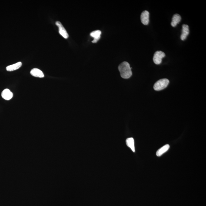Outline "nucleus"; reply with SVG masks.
<instances>
[{
  "label": "nucleus",
  "instance_id": "3",
  "mask_svg": "<svg viewBox=\"0 0 206 206\" xmlns=\"http://www.w3.org/2000/svg\"><path fill=\"white\" fill-rule=\"evenodd\" d=\"M165 56V53L161 51H157L153 55L154 63L156 65H159L162 62V58Z\"/></svg>",
  "mask_w": 206,
  "mask_h": 206
},
{
  "label": "nucleus",
  "instance_id": "5",
  "mask_svg": "<svg viewBox=\"0 0 206 206\" xmlns=\"http://www.w3.org/2000/svg\"><path fill=\"white\" fill-rule=\"evenodd\" d=\"M141 22L144 25H148L149 21V13L147 11H143L141 15Z\"/></svg>",
  "mask_w": 206,
  "mask_h": 206
},
{
  "label": "nucleus",
  "instance_id": "4",
  "mask_svg": "<svg viewBox=\"0 0 206 206\" xmlns=\"http://www.w3.org/2000/svg\"><path fill=\"white\" fill-rule=\"evenodd\" d=\"M55 25L58 28L60 34L65 39H67L69 37L68 34L61 22L59 21H56Z\"/></svg>",
  "mask_w": 206,
  "mask_h": 206
},
{
  "label": "nucleus",
  "instance_id": "2",
  "mask_svg": "<svg viewBox=\"0 0 206 206\" xmlns=\"http://www.w3.org/2000/svg\"><path fill=\"white\" fill-rule=\"evenodd\" d=\"M169 83V80L167 79L164 78L158 81L154 84V89L156 91H161L167 87Z\"/></svg>",
  "mask_w": 206,
  "mask_h": 206
},
{
  "label": "nucleus",
  "instance_id": "11",
  "mask_svg": "<svg viewBox=\"0 0 206 206\" xmlns=\"http://www.w3.org/2000/svg\"><path fill=\"white\" fill-rule=\"evenodd\" d=\"M181 16L178 14H175L173 16L171 25L173 27H175L181 21Z\"/></svg>",
  "mask_w": 206,
  "mask_h": 206
},
{
  "label": "nucleus",
  "instance_id": "10",
  "mask_svg": "<svg viewBox=\"0 0 206 206\" xmlns=\"http://www.w3.org/2000/svg\"><path fill=\"white\" fill-rule=\"evenodd\" d=\"M22 65L21 62H17L15 64L10 65L6 67V69L8 72H12V71L16 70L18 69Z\"/></svg>",
  "mask_w": 206,
  "mask_h": 206
},
{
  "label": "nucleus",
  "instance_id": "8",
  "mask_svg": "<svg viewBox=\"0 0 206 206\" xmlns=\"http://www.w3.org/2000/svg\"><path fill=\"white\" fill-rule=\"evenodd\" d=\"M101 34V31L100 30H97L92 32L90 33V36L94 38V40H92V43H95L100 39V35Z\"/></svg>",
  "mask_w": 206,
  "mask_h": 206
},
{
  "label": "nucleus",
  "instance_id": "13",
  "mask_svg": "<svg viewBox=\"0 0 206 206\" xmlns=\"http://www.w3.org/2000/svg\"><path fill=\"white\" fill-rule=\"evenodd\" d=\"M127 146L131 149L134 152H135L134 147V141L133 137L127 139L126 140Z\"/></svg>",
  "mask_w": 206,
  "mask_h": 206
},
{
  "label": "nucleus",
  "instance_id": "1",
  "mask_svg": "<svg viewBox=\"0 0 206 206\" xmlns=\"http://www.w3.org/2000/svg\"><path fill=\"white\" fill-rule=\"evenodd\" d=\"M131 68L129 63L126 62H122L118 66V70L122 78L128 79L131 76Z\"/></svg>",
  "mask_w": 206,
  "mask_h": 206
},
{
  "label": "nucleus",
  "instance_id": "7",
  "mask_svg": "<svg viewBox=\"0 0 206 206\" xmlns=\"http://www.w3.org/2000/svg\"><path fill=\"white\" fill-rule=\"evenodd\" d=\"M182 28V33L180 36V39L182 40H184L186 39L187 36L189 33V27L188 25H183Z\"/></svg>",
  "mask_w": 206,
  "mask_h": 206
},
{
  "label": "nucleus",
  "instance_id": "6",
  "mask_svg": "<svg viewBox=\"0 0 206 206\" xmlns=\"http://www.w3.org/2000/svg\"><path fill=\"white\" fill-rule=\"evenodd\" d=\"M2 97L5 100H11L13 96V94L8 89H5L1 94Z\"/></svg>",
  "mask_w": 206,
  "mask_h": 206
},
{
  "label": "nucleus",
  "instance_id": "12",
  "mask_svg": "<svg viewBox=\"0 0 206 206\" xmlns=\"http://www.w3.org/2000/svg\"><path fill=\"white\" fill-rule=\"evenodd\" d=\"M170 146L168 144L165 145L163 147L158 150V151L156 152V155L158 156H160L163 154L167 152L168 150L170 148Z\"/></svg>",
  "mask_w": 206,
  "mask_h": 206
},
{
  "label": "nucleus",
  "instance_id": "9",
  "mask_svg": "<svg viewBox=\"0 0 206 206\" xmlns=\"http://www.w3.org/2000/svg\"><path fill=\"white\" fill-rule=\"evenodd\" d=\"M30 74L32 76L34 77L43 78L44 77V75L42 71L39 69L34 68L31 71Z\"/></svg>",
  "mask_w": 206,
  "mask_h": 206
}]
</instances>
